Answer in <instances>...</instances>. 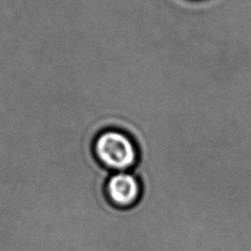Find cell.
Wrapping results in <instances>:
<instances>
[{"label": "cell", "instance_id": "7a4b0ae2", "mask_svg": "<svg viewBox=\"0 0 251 251\" xmlns=\"http://www.w3.org/2000/svg\"><path fill=\"white\" fill-rule=\"evenodd\" d=\"M105 190L113 205L119 208H128L138 201L141 185L132 172H115L109 176Z\"/></svg>", "mask_w": 251, "mask_h": 251}, {"label": "cell", "instance_id": "6da1fadb", "mask_svg": "<svg viewBox=\"0 0 251 251\" xmlns=\"http://www.w3.org/2000/svg\"><path fill=\"white\" fill-rule=\"evenodd\" d=\"M91 153L101 167L112 173L131 172L140 158L135 141L125 131L115 128L96 135Z\"/></svg>", "mask_w": 251, "mask_h": 251}]
</instances>
